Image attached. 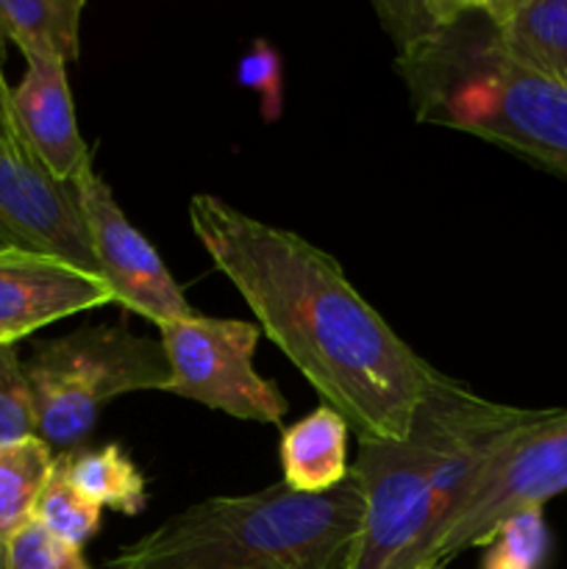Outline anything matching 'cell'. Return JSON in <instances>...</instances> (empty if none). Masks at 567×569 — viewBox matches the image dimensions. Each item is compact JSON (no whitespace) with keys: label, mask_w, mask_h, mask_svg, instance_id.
Here are the masks:
<instances>
[{"label":"cell","mask_w":567,"mask_h":569,"mask_svg":"<svg viewBox=\"0 0 567 569\" xmlns=\"http://www.w3.org/2000/svg\"><path fill=\"white\" fill-rule=\"evenodd\" d=\"M56 456L39 437L0 445V548L33 520Z\"/></svg>","instance_id":"obj_16"},{"label":"cell","mask_w":567,"mask_h":569,"mask_svg":"<svg viewBox=\"0 0 567 569\" xmlns=\"http://www.w3.org/2000/svg\"><path fill=\"white\" fill-rule=\"evenodd\" d=\"M72 487L87 495L100 509H115L126 517H137L148 503L142 472L120 445L98 450H76L56 456Z\"/></svg>","instance_id":"obj_15"},{"label":"cell","mask_w":567,"mask_h":569,"mask_svg":"<svg viewBox=\"0 0 567 569\" xmlns=\"http://www.w3.org/2000/svg\"><path fill=\"white\" fill-rule=\"evenodd\" d=\"M76 192L92 242L98 276L109 289L111 303H120L131 315L145 317L156 328L198 315L183 298L181 287L153 244L133 228L109 183L94 172L92 159L78 172Z\"/></svg>","instance_id":"obj_8"},{"label":"cell","mask_w":567,"mask_h":569,"mask_svg":"<svg viewBox=\"0 0 567 569\" xmlns=\"http://www.w3.org/2000/svg\"><path fill=\"white\" fill-rule=\"evenodd\" d=\"M37 437L31 387L14 345H0V445Z\"/></svg>","instance_id":"obj_19"},{"label":"cell","mask_w":567,"mask_h":569,"mask_svg":"<svg viewBox=\"0 0 567 569\" xmlns=\"http://www.w3.org/2000/svg\"><path fill=\"white\" fill-rule=\"evenodd\" d=\"M189 226L259 331L350 431L370 442L409 437L417 409L445 372L387 326L334 256L215 194H192Z\"/></svg>","instance_id":"obj_1"},{"label":"cell","mask_w":567,"mask_h":569,"mask_svg":"<svg viewBox=\"0 0 567 569\" xmlns=\"http://www.w3.org/2000/svg\"><path fill=\"white\" fill-rule=\"evenodd\" d=\"M100 515H103V509L72 487L70 478L61 470L59 459H56L53 472H50L42 495H39L33 520H37L44 531L53 533L56 539L81 550L83 545L98 533Z\"/></svg>","instance_id":"obj_17"},{"label":"cell","mask_w":567,"mask_h":569,"mask_svg":"<svg viewBox=\"0 0 567 569\" xmlns=\"http://www.w3.org/2000/svg\"><path fill=\"white\" fill-rule=\"evenodd\" d=\"M6 569H92L83 561L81 550L64 545L44 531L37 520L28 522L6 545Z\"/></svg>","instance_id":"obj_20"},{"label":"cell","mask_w":567,"mask_h":569,"mask_svg":"<svg viewBox=\"0 0 567 569\" xmlns=\"http://www.w3.org/2000/svg\"><path fill=\"white\" fill-rule=\"evenodd\" d=\"M420 122L493 142L567 181V83L500 50L481 0L376 3Z\"/></svg>","instance_id":"obj_2"},{"label":"cell","mask_w":567,"mask_h":569,"mask_svg":"<svg viewBox=\"0 0 567 569\" xmlns=\"http://www.w3.org/2000/svg\"><path fill=\"white\" fill-rule=\"evenodd\" d=\"M481 569H543L550 550V533L543 509H528L495 528L484 545Z\"/></svg>","instance_id":"obj_18"},{"label":"cell","mask_w":567,"mask_h":569,"mask_svg":"<svg viewBox=\"0 0 567 569\" xmlns=\"http://www.w3.org/2000/svg\"><path fill=\"white\" fill-rule=\"evenodd\" d=\"M567 492V409H543L517 428L478 472L470 492L445 526L426 569H445L472 548H484L495 528L528 509H543Z\"/></svg>","instance_id":"obj_6"},{"label":"cell","mask_w":567,"mask_h":569,"mask_svg":"<svg viewBox=\"0 0 567 569\" xmlns=\"http://www.w3.org/2000/svg\"><path fill=\"white\" fill-rule=\"evenodd\" d=\"M17 131L33 159L61 183H76L92 156L81 139L72 106L67 64L44 56H28L26 76L11 92Z\"/></svg>","instance_id":"obj_11"},{"label":"cell","mask_w":567,"mask_h":569,"mask_svg":"<svg viewBox=\"0 0 567 569\" xmlns=\"http://www.w3.org/2000/svg\"><path fill=\"white\" fill-rule=\"evenodd\" d=\"M26 378L37 437L50 450L76 453L92 437L103 406L128 392H167L172 370L159 339L126 326H92L39 342Z\"/></svg>","instance_id":"obj_5"},{"label":"cell","mask_w":567,"mask_h":569,"mask_svg":"<svg viewBox=\"0 0 567 569\" xmlns=\"http://www.w3.org/2000/svg\"><path fill=\"white\" fill-rule=\"evenodd\" d=\"M481 9L511 61L567 83V0H481Z\"/></svg>","instance_id":"obj_12"},{"label":"cell","mask_w":567,"mask_h":569,"mask_svg":"<svg viewBox=\"0 0 567 569\" xmlns=\"http://www.w3.org/2000/svg\"><path fill=\"white\" fill-rule=\"evenodd\" d=\"M539 411L442 376L404 442L359 439L350 478L365 495V520L350 569H426L478 472Z\"/></svg>","instance_id":"obj_3"},{"label":"cell","mask_w":567,"mask_h":569,"mask_svg":"<svg viewBox=\"0 0 567 569\" xmlns=\"http://www.w3.org/2000/svg\"><path fill=\"white\" fill-rule=\"evenodd\" d=\"M259 326L195 315L159 326V342L172 370L167 392L206 409L261 426H281L287 398L253 367Z\"/></svg>","instance_id":"obj_7"},{"label":"cell","mask_w":567,"mask_h":569,"mask_svg":"<svg viewBox=\"0 0 567 569\" xmlns=\"http://www.w3.org/2000/svg\"><path fill=\"white\" fill-rule=\"evenodd\" d=\"M0 244L53 256L98 276L76 183H61L26 142L0 137ZM100 278V276H98Z\"/></svg>","instance_id":"obj_9"},{"label":"cell","mask_w":567,"mask_h":569,"mask_svg":"<svg viewBox=\"0 0 567 569\" xmlns=\"http://www.w3.org/2000/svg\"><path fill=\"white\" fill-rule=\"evenodd\" d=\"M237 81L245 89L261 98V114L265 120H276L284 106V78L281 59L267 42H256L250 53L242 56L237 67Z\"/></svg>","instance_id":"obj_21"},{"label":"cell","mask_w":567,"mask_h":569,"mask_svg":"<svg viewBox=\"0 0 567 569\" xmlns=\"http://www.w3.org/2000/svg\"><path fill=\"white\" fill-rule=\"evenodd\" d=\"M83 0H0V39L22 56H44L64 64L81 53Z\"/></svg>","instance_id":"obj_14"},{"label":"cell","mask_w":567,"mask_h":569,"mask_svg":"<svg viewBox=\"0 0 567 569\" xmlns=\"http://www.w3.org/2000/svg\"><path fill=\"white\" fill-rule=\"evenodd\" d=\"M0 569H6V548H0Z\"/></svg>","instance_id":"obj_23"},{"label":"cell","mask_w":567,"mask_h":569,"mask_svg":"<svg viewBox=\"0 0 567 569\" xmlns=\"http://www.w3.org/2000/svg\"><path fill=\"white\" fill-rule=\"evenodd\" d=\"M111 303L106 283L53 256L0 244V345Z\"/></svg>","instance_id":"obj_10"},{"label":"cell","mask_w":567,"mask_h":569,"mask_svg":"<svg viewBox=\"0 0 567 569\" xmlns=\"http://www.w3.org/2000/svg\"><path fill=\"white\" fill-rule=\"evenodd\" d=\"M361 520L365 495L354 478L322 495L281 481L167 517L109 569H350Z\"/></svg>","instance_id":"obj_4"},{"label":"cell","mask_w":567,"mask_h":569,"mask_svg":"<svg viewBox=\"0 0 567 569\" xmlns=\"http://www.w3.org/2000/svg\"><path fill=\"white\" fill-rule=\"evenodd\" d=\"M11 92L14 89L9 87L3 72V39H0V137L11 139V142H22L20 131H17L14 120V103H11Z\"/></svg>","instance_id":"obj_22"},{"label":"cell","mask_w":567,"mask_h":569,"mask_svg":"<svg viewBox=\"0 0 567 569\" xmlns=\"http://www.w3.org/2000/svg\"><path fill=\"white\" fill-rule=\"evenodd\" d=\"M348 422L326 403L292 422L278 445L284 483L292 492L322 495L348 481Z\"/></svg>","instance_id":"obj_13"}]
</instances>
